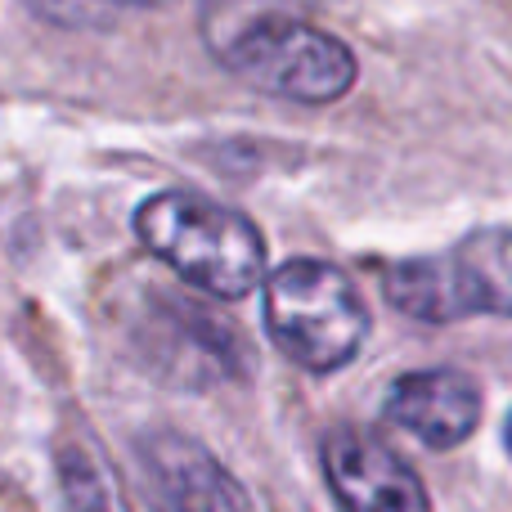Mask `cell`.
Masks as SVG:
<instances>
[{"label":"cell","mask_w":512,"mask_h":512,"mask_svg":"<svg viewBox=\"0 0 512 512\" xmlns=\"http://www.w3.org/2000/svg\"><path fill=\"white\" fill-rule=\"evenodd\" d=\"M319 468L342 512H432L423 477L369 427H328L319 441Z\"/></svg>","instance_id":"obj_5"},{"label":"cell","mask_w":512,"mask_h":512,"mask_svg":"<svg viewBox=\"0 0 512 512\" xmlns=\"http://www.w3.org/2000/svg\"><path fill=\"white\" fill-rule=\"evenodd\" d=\"M319 5V0H203L198 9V27H203V41L216 45L221 36L239 32L243 23L265 14H301V9Z\"/></svg>","instance_id":"obj_10"},{"label":"cell","mask_w":512,"mask_h":512,"mask_svg":"<svg viewBox=\"0 0 512 512\" xmlns=\"http://www.w3.org/2000/svg\"><path fill=\"white\" fill-rule=\"evenodd\" d=\"M135 454L162 512H256L243 481L194 436L158 427L140 436Z\"/></svg>","instance_id":"obj_6"},{"label":"cell","mask_w":512,"mask_h":512,"mask_svg":"<svg viewBox=\"0 0 512 512\" xmlns=\"http://www.w3.org/2000/svg\"><path fill=\"white\" fill-rule=\"evenodd\" d=\"M504 445H508V454H512V409H508V418H504Z\"/></svg>","instance_id":"obj_11"},{"label":"cell","mask_w":512,"mask_h":512,"mask_svg":"<svg viewBox=\"0 0 512 512\" xmlns=\"http://www.w3.org/2000/svg\"><path fill=\"white\" fill-rule=\"evenodd\" d=\"M50 27H113L122 14L153 9L162 0H23Z\"/></svg>","instance_id":"obj_9"},{"label":"cell","mask_w":512,"mask_h":512,"mask_svg":"<svg viewBox=\"0 0 512 512\" xmlns=\"http://www.w3.org/2000/svg\"><path fill=\"white\" fill-rule=\"evenodd\" d=\"M261 315L274 351L319 378L346 369L373 328L351 274L319 256H292L265 274Z\"/></svg>","instance_id":"obj_2"},{"label":"cell","mask_w":512,"mask_h":512,"mask_svg":"<svg viewBox=\"0 0 512 512\" xmlns=\"http://www.w3.org/2000/svg\"><path fill=\"white\" fill-rule=\"evenodd\" d=\"M382 414L427 450H459L481 427V387L463 369H418L391 382Z\"/></svg>","instance_id":"obj_7"},{"label":"cell","mask_w":512,"mask_h":512,"mask_svg":"<svg viewBox=\"0 0 512 512\" xmlns=\"http://www.w3.org/2000/svg\"><path fill=\"white\" fill-rule=\"evenodd\" d=\"M54 468H59V490H63L68 512H108L104 472H99V463L81 445H59Z\"/></svg>","instance_id":"obj_8"},{"label":"cell","mask_w":512,"mask_h":512,"mask_svg":"<svg viewBox=\"0 0 512 512\" xmlns=\"http://www.w3.org/2000/svg\"><path fill=\"white\" fill-rule=\"evenodd\" d=\"M382 297L418 324H459L468 315L512 319V230L486 225L445 252L382 265Z\"/></svg>","instance_id":"obj_4"},{"label":"cell","mask_w":512,"mask_h":512,"mask_svg":"<svg viewBox=\"0 0 512 512\" xmlns=\"http://www.w3.org/2000/svg\"><path fill=\"white\" fill-rule=\"evenodd\" d=\"M230 77H239L256 95L283 99V104L328 108L351 95L360 63L351 45L319 32L301 14H265L243 23L239 32L207 45Z\"/></svg>","instance_id":"obj_3"},{"label":"cell","mask_w":512,"mask_h":512,"mask_svg":"<svg viewBox=\"0 0 512 512\" xmlns=\"http://www.w3.org/2000/svg\"><path fill=\"white\" fill-rule=\"evenodd\" d=\"M144 252L216 301L248 297L265 279V239L243 212L189 189H162L135 212Z\"/></svg>","instance_id":"obj_1"}]
</instances>
